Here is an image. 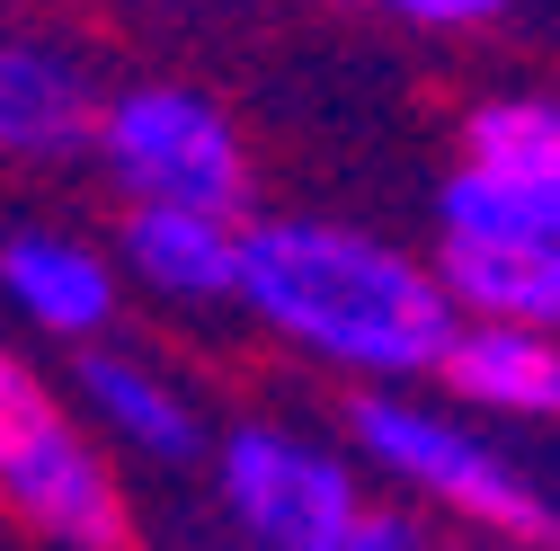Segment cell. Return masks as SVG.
<instances>
[{"label":"cell","mask_w":560,"mask_h":551,"mask_svg":"<svg viewBox=\"0 0 560 551\" xmlns=\"http://www.w3.org/2000/svg\"><path fill=\"white\" fill-rule=\"evenodd\" d=\"M241 312L285 356L357 383V391L436 383L454 329H463V303L445 294L436 258L400 249L392 232L338 223V214H249Z\"/></svg>","instance_id":"1"},{"label":"cell","mask_w":560,"mask_h":551,"mask_svg":"<svg viewBox=\"0 0 560 551\" xmlns=\"http://www.w3.org/2000/svg\"><path fill=\"white\" fill-rule=\"evenodd\" d=\"M347 445H357V462L374 480H392L436 525H463V534H489V542H560L551 490L480 419H463L445 391H418V383L357 391L347 400Z\"/></svg>","instance_id":"2"},{"label":"cell","mask_w":560,"mask_h":551,"mask_svg":"<svg viewBox=\"0 0 560 551\" xmlns=\"http://www.w3.org/2000/svg\"><path fill=\"white\" fill-rule=\"evenodd\" d=\"M0 507L27 516L62 551H125V480L81 400H62L10 338H0Z\"/></svg>","instance_id":"3"},{"label":"cell","mask_w":560,"mask_h":551,"mask_svg":"<svg viewBox=\"0 0 560 551\" xmlns=\"http://www.w3.org/2000/svg\"><path fill=\"white\" fill-rule=\"evenodd\" d=\"M214 499L249 551H357L383 507L357 445H320L285 419H232L214 436Z\"/></svg>","instance_id":"4"},{"label":"cell","mask_w":560,"mask_h":551,"mask_svg":"<svg viewBox=\"0 0 560 551\" xmlns=\"http://www.w3.org/2000/svg\"><path fill=\"white\" fill-rule=\"evenodd\" d=\"M98 169L125 204H187V214L249 223V143L232 107L187 81H133L98 107Z\"/></svg>","instance_id":"5"},{"label":"cell","mask_w":560,"mask_h":551,"mask_svg":"<svg viewBox=\"0 0 560 551\" xmlns=\"http://www.w3.org/2000/svg\"><path fill=\"white\" fill-rule=\"evenodd\" d=\"M436 214H499L560 241V98H480L463 116V169L436 187Z\"/></svg>","instance_id":"6"},{"label":"cell","mask_w":560,"mask_h":551,"mask_svg":"<svg viewBox=\"0 0 560 551\" xmlns=\"http://www.w3.org/2000/svg\"><path fill=\"white\" fill-rule=\"evenodd\" d=\"M116 267L143 303L170 312H241L249 276V223L232 214H187V204H125Z\"/></svg>","instance_id":"7"},{"label":"cell","mask_w":560,"mask_h":551,"mask_svg":"<svg viewBox=\"0 0 560 551\" xmlns=\"http://www.w3.org/2000/svg\"><path fill=\"white\" fill-rule=\"evenodd\" d=\"M72 400H81V419L98 427L107 454H143V462H196V454H214V427H205L196 391L161 356H143V348H116V338L81 348Z\"/></svg>","instance_id":"8"},{"label":"cell","mask_w":560,"mask_h":551,"mask_svg":"<svg viewBox=\"0 0 560 551\" xmlns=\"http://www.w3.org/2000/svg\"><path fill=\"white\" fill-rule=\"evenodd\" d=\"M436 276L463 320L560 329V241L499 214H436Z\"/></svg>","instance_id":"9"},{"label":"cell","mask_w":560,"mask_h":551,"mask_svg":"<svg viewBox=\"0 0 560 551\" xmlns=\"http://www.w3.org/2000/svg\"><path fill=\"white\" fill-rule=\"evenodd\" d=\"M0 294L36 338H62V348H98L116 329L125 303V267L116 249L81 241V232H54V223H19L0 241Z\"/></svg>","instance_id":"10"},{"label":"cell","mask_w":560,"mask_h":551,"mask_svg":"<svg viewBox=\"0 0 560 551\" xmlns=\"http://www.w3.org/2000/svg\"><path fill=\"white\" fill-rule=\"evenodd\" d=\"M436 391L480 427H560V329L463 320L436 365Z\"/></svg>","instance_id":"11"},{"label":"cell","mask_w":560,"mask_h":551,"mask_svg":"<svg viewBox=\"0 0 560 551\" xmlns=\"http://www.w3.org/2000/svg\"><path fill=\"white\" fill-rule=\"evenodd\" d=\"M98 90L62 45L0 27V161H72L98 143Z\"/></svg>","instance_id":"12"},{"label":"cell","mask_w":560,"mask_h":551,"mask_svg":"<svg viewBox=\"0 0 560 551\" xmlns=\"http://www.w3.org/2000/svg\"><path fill=\"white\" fill-rule=\"evenodd\" d=\"M338 10H374L400 27H428V36H471V27H499L516 0H338Z\"/></svg>","instance_id":"13"},{"label":"cell","mask_w":560,"mask_h":551,"mask_svg":"<svg viewBox=\"0 0 560 551\" xmlns=\"http://www.w3.org/2000/svg\"><path fill=\"white\" fill-rule=\"evenodd\" d=\"M357 551H436V516H418V507H374V525L357 534Z\"/></svg>","instance_id":"14"},{"label":"cell","mask_w":560,"mask_h":551,"mask_svg":"<svg viewBox=\"0 0 560 551\" xmlns=\"http://www.w3.org/2000/svg\"><path fill=\"white\" fill-rule=\"evenodd\" d=\"M499 551H560V542H499Z\"/></svg>","instance_id":"15"}]
</instances>
